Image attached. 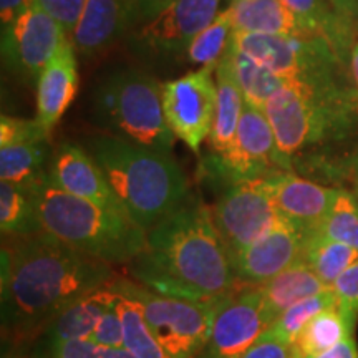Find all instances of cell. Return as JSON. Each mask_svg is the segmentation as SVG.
<instances>
[{
	"label": "cell",
	"mask_w": 358,
	"mask_h": 358,
	"mask_svg": "<svg viewBox=\"0 0 358 358\" xmlns=\"http://www.w3.org/2000/svg\"><path fill=\"white\" fill-rule=\"evenodd\" d=\"M85 2L87 0H34V3H37L42 10L47 12L65 30L69 38L78 24Z\"/></svg>",
	"instance_id": "cell-37"
},
{
	"label": "cell",
	"mask_w": 358,
	"mask_h": 358,
	"mask_svg": "<svg viewBox=\"0 0 358 358\" xmlns=\"http://www.w3.org/2000/svg\"><path fill=\"white\" fill-rule=\"evenodd\" d=\"M129 2H131V6L134 8L136 20L145 22L150 19L151 15H155L168 0H129Z\"/></svg>",
	"instance_id": "cell-43"
},
{
	"label": "cell",
	"mask_w": 358,
	"mask_h": 358,
	"mask_svg": "<svg viewBox=\"0 0 358 358\" xmlns=\"http://www.w3.org/2000/svg\"><path fill=\"white\" fill-rule=\"evenodd\" d=\"M257 287L261 292L262 312L267 322V329L290 306L330 289L303 261L295 262L274 279Z\"/></svg>",
	"instance_id": "cell-22"
},
{
	"label": "cell",
	"mask_w": 358,
	"mask_h": 358,
	"mask_svg": "<svg viewBox=\"0 0 358 358\" xmlns=\"http://www.w3.org/2000/svg\"><path fill=\"white\" fill-rule=\"evenodd\" d=\"M124 214L134 226L151 231L189 194L186 174L173 156L108 134L88 143Z\"/></svg>",
	"instance_id": "cell-3"
},
{
	"label": "cell",
	"mask_w": 358,
	"mask_h": 358,
	"mask_svg": "<svg viewBox=\"0 0 358 358\" xmlns=\"http://www.w3.org/2000/svg\"><path fill=\"white\" fill-rule=\"evenodd\" d=\"M216 110L211 134H209V146L213 155H221L229 150L236 140L237 127L243 116L245 100L236 78L224 62H219L216 66Z\"/></svg>",
	"instance_id": "cell-23"
},
{
	"label": "cell",
	"mask_w": 358,
	"mask_h": 358,
	"mask_svg": "<svg viewBox=\"0 0 358 358\" xmlns=\"http://www.w3.org/2000/svg\"><path fill=\"white\" fill-rule=\"evenodd\" d=\"M295 15L312 30L317 37L324 38L340 60L348 65L353 47V30L337 15L329 0H282Z\"/></svg>",
	"instance_id": "cell-25"
},
{
	"label": "cell",
	"mask_w": 358,
	"mask_h": 358,
	"mask_svg": "<svg viewBox=\"0 0 358 358\" xmlns=\"http://www.w3.org/2000/svg\"><path fill=\"white\" fill-rule=\"evenodd\" d=\"M37 136H50L45 133L37 120H24L15 116H6L0 118V146L13 145V143L30 140Z\"/></svg>",
	"instance_id": "cell-38"
},
{
	"label": "cell",
	"mask_w": 358,
	"mask_h": 358,
	"mask_svg": "<svg viewBox=\"0 0 358 358\" xmlns=\"http://www.w3.org/2000/svg\"><path fill=\"white\" fill-rule=\"evenodd\" d=\"M77 52L70 38L58 48L55 57L45 65L37 82V116L35 120L50 134L69 110L78 92Z\"/></svg>",
	"instance_id": "cell-18"
},
{
	"label": "cell",
	"mask_w": 358,
	"mask_h": 358,
	"mask_svg": "<svg viewBox=\"0 0 358 358\" xmlns=\"http://www.w3.org/2000/svg\"><path fill=\"white\" fill-rule=\"evenodd\" d=\"M290 355H292V347L264 332L241 358H290Z\"/></svg>",
	"instance_id": "cell-39"
},
{
	"label": "cell",
	"mask_w": 358,
	"mask_h": 358,
	"mask_svg": "<svg viewBox=\"0 0 358 358\" xmlns=\"http://www.w3.org/2000/svg\"><path fill=\"white\" fill-rule=\"evenodd\" d=\"M116 295H118L116 299L118 312L123 322L124 350L133 358H168L158 340L151 334L150 327L146 325L138 303L118 290H116Z\"/></svg>",
	"instance_id": "cell-31"
},
{
	"label": "cell",
	"mask_w": 358,
	"mask_h": 358,
	"mask_svg": "<svg viewBox=\"0 0 358 358\" xmlns=\"http://www.w3.org/2000/svg\"><path fill=\"white\" fill-rule=\"evenodd\" d=\"M0 231L3 237H25L43 231L29 187L0 181Z\"/></svg>",
	"instance_id": "cell-27"
},
{
	"label": "cell",
	"mask_w": 358,
	"mask_h": 358,
	"mask_svg": "<svg viewBox=\"0 0 358 358\" xmlns=\"http://www.w3.org/2000/svg\"><path fill=\"white\" fill-rule=\"evenodd\" d=\"M224 64L231 70L243 92L245 105L257 110H266L268 100L275 95L285 80L277 77L259 62L237 50L234 45H229L226 55L222 57Z\"/></svg>",
	"instance_id": "cell-26"
},
{
	"label": "cell",
	"mask_w": 358,
	"mask_h": 358,
	"mask_svg": "<svg viewBox=\"0 0 358 358\" xmlns=\"http://www.w3.org/2000/svg\"><path fill=\"white\" fill-rule=\"evenodd\" d=\"M307 358H358L357 340L353 335H348L347 338H343L342 342L330 348V350Z\"/></svg>",
	"instance_id": "cell-41"
},
{
	"label": "cell",
	"mask_w": 358,
	"mask_h": 358,
	"mask_svg": "<svg viewBox=\"0 0 358 358\" xmlns=\"http://www.w3.org/2000/svg\"><path fill=\"white\" fill-rule=\"evenodd\" d=\"M48 179L70 194L127 217L100 164L83 148L71 143L58 148L48 163Z\"/></svg>",
	"instance_id": "cell-17"
},
{
	"label": "cell",
	"mask_w": 358,
	"mask_h": 358,
	"mask_svg": "<svg viewBox=\"0 0 358 358\" xmlns=\"http://www.w3.org/2000/svg\"><path fill=\"white\" fill-rule=\"evenodd\" d=\"M264 111L280 155L295 169L299 156L350 136L358 120V92L343 78L324 83L285 80Z\"/></svg>",
	"instance_id": "cell-4"
},
{
	"label": "cell",
	"mask_w": 358,
	"mask_h": 358,
	"mask_svg": "<svg viewBox=\"0 0 358 358\" xmlns=\"http://www.w3.org/2000/svg\"><path fill=\"white\" fill-rule=\"evenodd\" d=\"M231 43L282 80L324 83L343 78L345 64L324 38L234 32Z\"/></svg>",
	"instance_id": "cell-8"
},
{
	"label": "cell",
	"mask_w": 358,
	"mask_h": 358,
	"mask_svg": "<svg viewBox=\"0 0 358 358\" xmlns=\"http://www.w3.org/2000/svg\"><path fill=\"white\" fill-rule=\"evenodd\" d=\"M116 299H118V295H116ZM88 342L105 348H123V322L122 317H120L118 303H116V301L106 308V312L103 313L101 319L98 320L95 330L90 335Z\"/></svg>",
	"instance_id": "cell-36"
},
{
	"label": "cell",
	"mask_w": 358,
	"mask_h": 358,
	"mask_svg": "<svg viewBox=\"0 0 358 358\" xmlns=\"http://www.w3.org/2000/svg\"><path fill=\"white\" fill-rule=\"evenodd\" d=\"M115 287L138 303L146 325L168 358H198L211 337L222 301L196 302L169 297L116 277Z\"/></svg>",
	"instance_id": "cell-7"
},
{
	"label": "cell",
	"mask_w": 358,
	"mask_h": 358,
	"mask_svg": "<svg viewBox=\"0 0 358 358\" xmlns=\"http://www.w3.org/2000/svg\"><path fill=\"white\" fill-rule=\"evenodd\" d=\"M0 257L2 334L22 350L62 312L118 275L45 231L7 237Z\"/></svg>",
	"instance_id": "cell-1"
},
{
	"label": "cell",
	"mask_w": 358,
	"mask_h": 358,
	"mask_svg": "<svg viewBox=\"0 0 358 358\" xmlns=\"http://www.w3.org/2000/svg\"><path fill=\"white\" fill-rule=\"evenodd\" d=\"M32 3L34 0H0V22H2V29L10 27Z\"/></svg>",
	"instance_id": "cell-40"
},
{
	"label": "cell",
	"mask_w": 358,
	"mask_h": 358,
	"mask_svg": "<svg viewBox=\"0 0 358 358\" xmlns=\"http://www.w3.org/2000/svg\"><path fill=\"white\" fill-rule=\"evenodd\" d=\"M267 330L257 285H239L219 307L211 337L198 358H241Z\"/></svg>",
	"instance_id": "cell-14"
},
{
	"label": "cell",
	"mask_w": 358,
	"mask_h": 358,
	"mask_svg": "<svg viewBox=\"0 0 358 358\" xmlns=\"http://www.w3.org/2000/svg\"><path fill=\"white\" fill-rule=\"evenodd\" d=\"M330 239L358 250V199L352 191L338 187L332 209L317 229Z\"/></svg>",
	"instance_id": "cell-33"
},
{
	"label": "cell",
	"mask_w": 358,
	"mask_h": 358,
	"mask_svg": "<svg viewBox=\"0 0 358 358\" xmlns=\"http://www.w3.org/2000/svg\"><path fill=\"white\" fill-rule=\"evenodd\" d=\"M329 2L340 19L355 32V27L358 25V0H329Z\"/></svg>",
	"instance_id": "cell-42"
},
{
	"label": "cell",
	"mask_w": 358,
	"mask_h": 358,
	"mask_svg": "<svg viewBox=\"0 0 358 358\" xmlns=\"http://www.w3.org/2000/svg\"><path fill=\"white\" fill-rule=\"evenodd\" d=\"M234 32L320 38L282 0H232Z\"/></svg>",
	"instance_id": "cell-20"
},
{
	"label": "cell",
	"mask_w": 358,
	"mask_h": 358,
	"mask_svg": "<svg viewBox=\"0 0 358 358\" xmlns=\"http://www.w3.org/2000/svg\"><path fill=\"white\" fill-rule=\"evenodd\" d=\"M136 22L129 0H87L78 24L70 35L75 52L95 55Z\"/></svg>",
	"instance_id": "cell-19"
},
{
	"label": "cell",
	"mask_w": 358,
	"mask_h": 358,
	"mask_svg": "<svg viewBox=\"0 0 358 358\" xmlns=\"http://www.w3.org/2000/svg\"><path fill=\"white\" fill-rule=\"evenodd\" d=\"M337 303V295L332 290V287L319 292L312 297L303 299V301L290 306L287 310H284L277 317V320L266 330L267 334H271L272 337L279 338L280 342L287 343V345L294 347L295 340L303 330L308 322L313 317H317L327 308H332Z\"/></svg>",
	"instance_id": "cell-30"
},
{
	"label": "cell",
	"mask_w": 358,
	"mask_h": 358,
	"mask_svg": "<svg viewBox=\"0 0 358 358\" xmlns=\"http://www.w3.org/2000/svg\"><path fill=\"white\" fill-rule=\"evenodd\" d=\"M358 259V250L350 245L330 239L319 231L307 234L302 259L319 275L325 285L332 287L348 267Z\"/></svg>",
	"instance_id": "cell-28"
},
{
	"label": "cell",
	"mask_w": 358,
	"mask_h": 358,
	"mask_svg": "<svg viewBox=\"0 0 358 358\" xmlns=\"http://www.w3.org/2000/svg\"><path fill=\"white\" fill-rule=\"evenodd\" d=\"M307 232L284 217L261 239L232 256L237 282L262 285L302 259Z\"/></svg>",
	"instance_id": "cell-15"
},
{
	"label": "cell",
	"mask_w": 358,
	"mask_h": 358,
	"mask_svg": "<svg viewBox=\"0 0 358 358\" xmlns=\"http://www.w3.org/2000/svg\"><path fill=\"white\" fill-rule=\"evenodd\" d=\"M115 279L103 285L101 289L95 290V292L85 295L83 299L75 302L65 312H62L35 340L45 343L88 340L103 313L116 301Z\"/></svg>",
	"instance_id": "cell-21"
},
{
	"label": "cell",
	"mask_w": 358,
	"mask_h": 358,
	"mask_svg": "<svg viewBox=\"0 0 358 358\" xmlns=\"http://www.w3.org/2000/svg\"><path fill=\"white\" fill-rule=\"evenodd\" d=\"M348 70H350L353 87H355L358 92V40L353 43V47L350 50V58H348Z\"/></svg>",
	"instance_id": "cell-44"
},
{
	"label": "cell",
	"mask_w": 358,
	"mask_h": 358,
	"mask_svg": "<svg viewBox=\"0 0 358 358\" xmlns=\"http://www.w3.org/2000/svg\"><path fill=\"white\" fill-rule=\"evenodd\" d=\"M290 358H303V357L292 347V355H290Z\"/></svg>",
	"instance_id": "cell-47"
},
{
	"label": "cell",
	"mask_w": 358,
	"mask_h": 358,
	"mask_svg": "<svg viewBox=\"0 0 358 358\" xmlns=\"http://www.w3.org/2000/svg\"><path fill=\"white\" fill-rule=\"evenodd\" d=\"M93 110L115 136L171 156L176 136L164 118L161 85L143 71L120 70L103 80Z\"/></svg>",
	"instance_id": "cell-6"
},
{
	"label": "cell",
	"mask_w": 358,
	"mask_h": 358,
	"mask_svg": "<svg viewBox=\"0 0 358 358\" xmlns=\"http://www.w3.org/2000/svg\"><path fill=\"white\" fill-rule=\"evenodd\" d=\"M348 335H353V329L348 325L338 306H335L313 317L303 327L301 335L295 340L294 348L303 358L319 355L322 352L330 350Z\"/></svg>",
	"instance_id": "cell-29"
},
{
	"label": "cell",
	"mask_w": 358,
	"mask_h": 358,
	"mask_svg": "<svg viewBox=\"0 0 358 358\" xmlns=\"http://www.w3.org/2000/svg\"><path fill=\"white\" fill-rule=\"evenodd\" d=\"M45 232L80 252L108 264L129 266L146 248V231L128 217L70 194L47 176L30 187Z\"/></svg>",
	"instance_id": "cell-5"
},
{
	"label": "cell",
	"mask_w": 358,
	"mask_h": 358,
	"mask_svg": "<svg viewBox=\"0 0 358 358\" xmlns=\"http://www.w3.org/2000/svg\"><path fill=\"white\" fill-rule=\"evenodd\" d=\"M52 161L48 136L0 146V181H8L24 187H32L47 176V163Z\"/></svg>",
	"instance_id": "cell-24"
},
{
	"label": "cell",
	"mask_w": 358,
	"mask_h": 358,
	"mask_svg": "<svg viewBox=\"0 0 358 358\" xmlns=\"http://www.w3.org/2000/svg\"><path fill=\"white\" fill-rule=\"evenodd\" d=\"M277 171L294 173L280 155L266 111L245 105L236 140L229 150L211 155L203 164V174L224 189L245 181H256Z\"/></svg>",
	"instance_id": "cell-9"
},
{
	"label": "cell",
	"mask_w": 358,
	"mask_h": 358,
	"mask_svg": "<svg viewBox=\"0 0 358 358\" xmlns=\"http://www.w3.org/2000/svg\"><path fill=\"white\" fill-rule=\"evenodd\" d=\"M128 268L143 287L186 301H222L241 285L211 208L191 192L146 232V248Z\"/></svg>",
	"instance_id": "cell-2"
},
{
	"label": "cell",
	"mask_w": 358,
	"mask_h": 358,
	"mask_svg": "<svg viewBox=\"0 0 358 358\" xmlns=\"http://www.w3.org/2000/svg\"><path fill=\"white\" fill-rule=\"evenodd\" d=\"M211 211L231 257L261 239L282 219L259 179L226 187Z\"/></svg>",
	"instance_id": "cell-12"
},
{
	"label": "cell",
	"mask_w": 358,
	"mask_h": 358,
	"mask_svg": "<svg viewBox=\"0 0 358 358\" xmlns=\"http://www.w3.org/2000/svg\"><path fill=\"white\" fill-rule=\"evenodd\" d=\"M222 0H168L131 35L136 53L171 57L185 53L201 30L216 19Z\"/></svg>",
	"instance_id": "cell-11"
},
{
	"label": "cell",
	"mask_w": 358,
	"mask_h": 358,
	"mask_svg": "<svg viewBox=\"0 0 358 358\" xmlns=\"http://www.w3.org/2000/svg\"><path fill=\"white\" fill-rule=\"evenodd\" d=\"M353 182H355V189H353V194L357 196L358 199V153L353 158Z\"/></svg>",
	"instance_id": "cell-45"
},
{
	"label": "cell",
	"mask_w": 358,
	"mask_h": 358,
	"mask_svg": "<svg viewBox=\"0 0 358 358\" xmlns=\"http://www.w3.org/2000/svg\"><path fill=\"white\" fill-rule=\"evenodd\" d=\"M2 358H24V352H17V350H8L7 353H3Z\"/></svg>",
	"instance_id": "cell-46"
},
{
	"label": "cell",
	"mask_w": 358,
	"mask_h": 358,
	"mask_svg": "<svg viewBox=\"0 0 358 358\" xmlns=\"http://www.w3.org/2000/svg\"><path fill=\"white\" fill-rule=\"evenodd\" d=\"M66 40L65 30L32 3L10 27L2 29V55L12 70L37 82L45 65Z\"/></svg>",
	"instance_id": "cell-13"
},
{
	"label": "cell",
	"mask_w": 358,
	"mask_h": 358,
	"mask_svg": "<svg viewBox=\"0 0 358 358\" xmlns=\"http://www.w3.org/2000/svg\"><path fill=\"white\" fill-rule=\"evenodd\" d=\"M217 66V65H216ZM216 66H201L181 78L161 83L168 127L194 153L211 134L216 110Z\"/></svg>",
	"instance_id": "cell-10"
},
{
	"label": "cell",
	"mask_w": 358,
	"mask_h": 358,
	"mask_svg": "<svg viewBox=\"0 0 358 358\" xmlns=\"http://www.w3.org/2000/svg\"><path fill=\"white\" fill-rule=\"evenodd\" d=\"M332 290L337 295L340 312L343 313L348 325L355 330L358 322V259L335 280Z\"/></svg>",
	"instance_id": "cell-35"
},
{
	"label": "cell",
	"mask_w": 358,
	"mask_h": 358,
	"mask_svg": "<svg viewBox=\"0 0 358 358\" xmlns=\"http://www.w3.org/2000/svg\"><path fill=\"white\" fill-rule=\"evenodd\" d=\"M24 358H133L124 348L98 347L88 340L45 343L34 340L24 348Z\"/></svg>",
	"instance_id": "cell-34"
},
{
	"label": "cell",
	"mask_w": 358,
	"mask_h": 358,
	"mask_svg": "<svg viewBox=\"0 0 358 358\" xmlns=\"http://www.w3.org/2000/svg\"><path fill=\"white\" fill-rule=\"evenodd\" d=\"M259 181L280 216L307 234L319 229L338 191L290 171L272 173Z\"/></svg>",
	"instance_id": "cell-16"
},
{
	"label": "cell",
	"mask_w": 358,
	"mask_h": 358,
	"mask_svg": "<svg viewBox=\"0 0 358 358\" xmlns=\"http://www.w3.org/2000/svg\"><path fill=\"white\" fill-rule=\"evenodd\" d=\"M232 35H234V24H232L229 8H226L219 12L216 19L192 38L185 55L194 65L216 66L226 55Z\"/></svg>",
	"instance_id": "cell-32"
}]
</instances>
